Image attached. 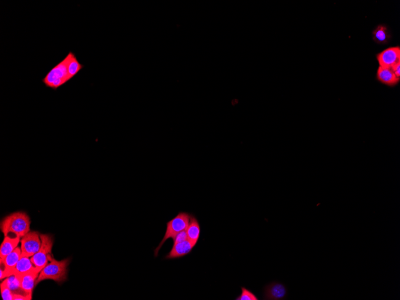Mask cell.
Returning <instances> with one entry per match:
<instances>
[{
    "instance_id": "6da1fadb",
    "label": "cell",
    "mask_w": 400,
    "mask_h": 300,
    "mask_svg": "<svg viewBox=\"0 0 400 300\" xmlns=\"http://www.w3.org/2000/svg\"><path fill=\"white\" fill-rule=\"evenodd\" d=\"M30 216L24 212H17L6 216L1 222V230L5 236L22 238L30 231Z\"/></svg>"
},
{
    "instance_id": "7a4b0ae2",
    "label": "cell",
    "mask_w": 400,
    "mask_h": 300,
    "mask_svg": "<svg viewBox=\"0 0 400 300\" xmlns=\"http://www.w3.org/2000/svg\"><path fill=\"white\" fill-rule=\"evenodd\" d=\"M49 262L40 271L36 280V286L44 280H53L58 283H62L67 279V267L69 266L70 260L57 261L54 259L52 255L49 258Z\"/></svg>"
},
{
    "instance_id": "3957f363",
    "label": "cell",
    "mask_w": 400,
    "mask_h": 300,
    "mask_svg": "<svg viewBox=\"0 0 400 300\" xmlns=\"http://www.w3.org/2000/svg\"><path fill=\"white\" fill-rule=\"evenodd\" d=\"M191 216V214L187 212H179L177 216L166 223L167 228H166L164 237L154 250L155 258L158 256L160 250L168 239H173L179 232L187 230L189 224H190Z\"/></svg>"
},
{
    "instance_id": "277c9868",
    "label": "cell",
    "mask_w": 400,
    "mask_h": 300,
    "mask_svg": "<svg viewBox=\"0 0 400 300\" xmlns=\"http://www.w3.org/2000/svg\"><path fill=\"white\" fill-rule=\"evenodd\" d=\"M69 61L68 54L62 62L58 64L47 73L42 80L43 84L46 87L56 90L58 88L72 79L68 73Z\"/></svg>"
},
{
    "instance_id": "5b68a950",
    "label": "cell",
    "mask_w": 400,
    "mask_h": 300,
    "mask_svg": "<svg viewBox=\"0 0 400 300\" xmlns=\"http://www.w3.org/2000/svg\"><path fill=\"white\" fill-rule=\"evenodd\" d=\"M41 246L40 250L34 256L31 257V261L34 266L40 271L49 263V258L52 256L53 239L49 234H40Z\"/></svg>"
},
{
    "instance_id": "8992f818",
    "label": "cell",
    "mask_w": 400,
    "mask_h": 300,
    "mask_svg": "<svg viewBox=\"0 0 400 300\" xmlns=\"http://www.w3.org/2000/svg\"><path fill=\"white\" fill-rule=\"evenodd\" d=\"M21 255L32 257L40 250L41 246L40 234L37 231H30L21 240Z\"/></svg>"
},
{
    "instance_id": "52a82bcc",
    "label": "cell",
    "mask_w": 400,
    "mask_h": 300,
    "mask_svg": "<svg viewBox=\"0 0 400 300\" xmlns=\"http://www.w3.org/2000/svg\"><path fill=\"white\" fill-rule=\"evenodd\" d=\"M376 59L381 68H392L400 63L399 46L390 47L377 54Z\"/></svg>"
},
{
    "instance_id": "ba28073f",
    "label": "cell",
    "mask_w": 400,
    "mask_h": 300,
    "mask_svg": "<svg viewBox=\"0 0 400 300\" xmlns=\"http://www.w3.org/2000/svg\"><path fill=\"white\" fill-rule=\"evenodd\" d=\"M21 248L17 247L15 250L6 257L5 259L1 260L0 263L3 264L4 269L1 267L0 269V279L3 280L6 277L11 276L13 271L21 257Z\"/></svg>"
},
{
    "instance_id": "9c48e42d",
    "label": "cell",
    "mask_w": 400,
    "mask_h": 300,
    "mask_svg": "<svg viewBox=\"0 0 400 300\" xmlns=\"http://www.w3.org/2000/svg\"><path fill=\"white\" fill-rule=\"evenodd\" d=\"M195 247L196 246L189 240L174 244L172 250L165 255L164 259H179V258L186 256L191 253Z\"/></svg>"
},
{
    "instance_id": "30bf717a",
    "label": "cell",
    "mask_w": 400,
    "mask_h": 300,
    "mask_svg": "<svg viewBox=\"0 0 400 300\" xmlns=\"http://www.w3.org/2000/svg\"><path fill=\"white\" fill-rule=\"evenodd\" d=\"M288 290L282 283L274 282L267 285L264 288V299L281 300L287 298Z\"/></svg>"
},
{
    "instance_id": "8fae6325",
    "label": "cell",
    "mask_w": 400,
    "mask_h": 300,
    "mask_svg": "<svg viewBox=\"0 0 400 300\" xmlns=\"http://www.w3.org/2000/svg\"><path fill=\"white\" fill-rule=\"evenodd\" d=\"M376 78L382 84L390 87H395L400 81V78L396 77L391 68H381V67H379L377 69Z\"/></svg>"
},
{
    "instance_id": "7c38bea8",
    "label": "cell",
    "mask_w": 400,
    "mask_h": 300,
    "mask_svg": "<svg viewBox=\"0 0 400 300\" xmlns=\"http://www.w3.org/2000/svg\"><path fill=\"white\" fill-rule=\"evenodd\" d=\"M39 273L37 271H33V272L22 274L21 276H16L19 280L21 288L28 295H32L34 287L36 286V280Z\"/></svg>"
},
{
    "instance_id": "4fadbf2b",
    "label": "cell",
    "mask_w": 400,
    "mask_h": 300,
    "mask_svg": "<svg viewBox=\"0 0 400 300\" xmlns=\"http://www.w3.org/2000/svg\"><path fill=\"white\" fill-rule=\"evenodd\" d=\"M33 271L40 272L39 270L37 269L32 263L31 258L21 255L17 266L13 271L12 276H21L22 274L33 272Z\"/></svg>"
},
{
    "instance_id": "5bb4252c",
    "label": "cell",
    "mask_w": 400,
    "mask_h": 300,
    "mask_svg": "<svg viewBox=\"0 0 400 300\" xmlns=\"http://www.w3.org/2000/svg\"><path fill=\"white\" fill-rule=\"evenodd\" d=\"M19 237L5 236L4 240L0 247V258L1 260L5 259L8 255L12 253L18 247L19 242H21Z\"/></svg>"
},
{
    "instance_id": "9a60e30c",
    "label": "cell",
    "mask_w": 400,
    "mask_h": 300,
    "mask_svg": "<svg viewBox=\"0 0 400 300\" xmlns=\"http://www.w3.org/2000/svg\"><path fill=\"white\" fill-rule=\"evenodd\" d=\"M187 232L188 240L193 243L195 246H196L198 241H199L201 228L197 219L193 215H192Z\"/></svg>"
},
{
    "instance_id": "2e32d148",
    "label": "cell",
    "mask_w": 400,
    "mask_h": 300,
    "mask_svg": "<svg viewBox=\"0 0 400 300\" xmlns=\"http://www.w3.org/2000/svg\"><path fill=\"white\" fill-rule=\"evenodd\" d=\"M390 37L391 35L385 25H379L373 31V39L377 43L386 44L388 43Z\"/></svg>"
},
{
    "instance_id": "e0dca14e",
    "label": "cell",
    "mask_w": 400,
    "mask_h": 300,
    "mask_svg": "<svg viewBox=\"0 0 400 300\" xmlns=\"http://www.w3.org/2000/svg\"><path fill=\"white\" fill-rule=\"evenodd\" d=\"M69 61L68 64V73L71 79L75 77L81 70L84 68V66L79 62L75 54L71 51L68 53Z\"/></svg>"
},
{
    "instance_id": "ac0fdd59",
    "label": "cell",
    "mask_w": 400,
    "mask_h": 300,
    "mask_svg": "<svg viewBox=\"0 0 400 300\" xmlns=\"http://www.w3.org/2000/svg\"><path fill=\"white\" fill-rule=\"evenodd\" d=\"M7 281L9 288L11 289L12 292L14 294H20L25 296H30L27 293L25 292L21 288L20 283L18 277L16 276L13 275L7 277Z\"/></svg>"
},
{
    "instance_id": "d6986e66",
    "label": "cell",
    "mask_w": 400,
    "mask_h": 300,
    "mask_svg": "<svg viewBox=\"0 0 400 300\" xmlns=\"http://www.w3.org/2000/svg\"><path fill=\"white\" fill-rule=\"evenodd\" d=\"M1 292L3 300H13L14 293H13L11 289L9 288L7 279H5L1 283Z\"/></svg>"
},
{
    "instance_id": "ffe728a7",
    "label": "cell",
    "mask_w": 400,
    "mask_h": 300,
    "mask_svg": "<svg viewBox=\"0 0 400 300\" xmlns=\"http://www.w3.org/2000/svg\"><path fill=\"white\" fill-rule=\"evenodd\" d=\"M241 295L236 298V300H258V298L254 293L245 287H242Z\"/></svg>"
},
{
    "instance_id": "44dd1931",
    "label": "cell",
    "mask_w": 400,
    "mask_h": 300,
    "mask_svg": "<svg viewBox=\"0 0 400 300\" xmlns=\"http://www.w3.org/2000/svg\"><path fill=\"white\" fill-rule=\"evenodd\" d=\"M188 240V235L187 230H184L179 233L175 237L173 238L174 244L177 243L184 242Z\"/></svg>"
},
{
    "instance_id": "7402d4cb",
    "label": "cell",
    "mask_w": 400,
    "mask_h": 300,
    "mask_svg": "<svg viewBox=\"0 0 400 300\" xmlns=\"http://www.w3.org/2000/svg\"><path fill=\"white\" fill-rule=\"evenodd\" d=\"M32 296H25L20 294H14L13 300H31Z\"/></svg>"
},
{
    "instance_id": "603a6c76",
    "label": "cell",
    "mask_w": 400,
    "mask_h": 300,
    "mask_svg": "<svg viewBox=\"0 0 400 300\" xmlns=\"http://www.w3.org/2000/svg\"><path fill=\"white\" fill-rule=\"evenodd\" d=\"M391 69L396 77L400 78V63H398L395 66H393Z\"/></svg>"
}]
</instances>
